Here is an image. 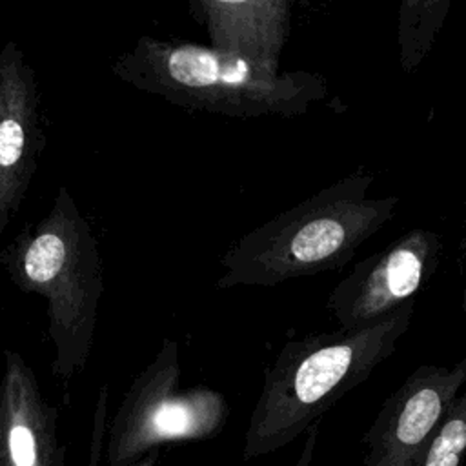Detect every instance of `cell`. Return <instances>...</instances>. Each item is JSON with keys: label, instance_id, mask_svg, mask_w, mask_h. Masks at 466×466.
I'll return each mask as SVG.
<instances>
[{"label": "cell", "instance_id": "cell-1", "mask_svg": "<svg viewBox=\"0 0 466 466\" xmlns=\"http://www.w3.org/2000/svg\"><path fill=\"white\" fill-rule=\"evenodd\" d=\"M113 76L169 104L235 118H295L328 95L311 71H280L275 64L217 51L186 40L140 36L109 66Z\"/></svg>", "mask_w": 466, "mask_h": 466}, {"label": "cell", "instance_id": "cell-2", "mask_svg": "<svg viewBox=\"0 0 466 466\" xmlns=\"http://www.w3.org/2000/svg\"><path fill=\"white\" fill-rule=\"evenodd\" d=\"M415 302L362 329H335L291 339L264 371L249 415L242 459L251 461L291 444L350 390L382 364L408 331Z\"/></svg>", "mask_w": 466, "mask_h": 466}, {"label": "cell", "instance_id": "cell-3", "mask_svg": "<svg viewBox=\"0 0 466 466\" xmlns=\"http://www.w3.org/2000/svg\"><path fill=\"white\" fill-rule=\"evenodd\" d=\"M373 173L359 169L240 237L220 258L217 288H269L344 268L391 217L397 197L370 198Z\"/></svg>", "mask_w": 466, "mask_h": 466}, {"label": "cell", "instance_id": "cell-4", "mask_svg": "<svg viewBox=\"0 0 466 466\" xmlns=\"http://www.w3.org/2000/svg\"><path fill=\"white\" fill-rule=\"evenodd\" d=\"M0 266L20 291L46 302L51 371L67 384L89 360L104 277L93 228L66 186L49 211L4 248Z\"/></svg>", "mask_w": 466, "mask_h": 466}, {"label": "cell", "instance_id": "cell-5", "mask_svg": "<svg viewBox=\"0 0 466 466\" xmlns=\"http://www.w3.org/2000/svg\"><path fill=\"white\" fill-rule=\"evenodd\" d=\"M229 406L222 393L180 390L178 344L166 337L155 359L133 379L107 433V466H126L171 442L206 441L222 431Z\"/></svg>", "mask_w": 466, "mask_h": 466}, {"label": "cell", "instance_id": "cell-6", "mask_svg": "<svg viewBox=\"0 0 466 466\" xmlns=\"http://www.w3.org/2000/svg\"><path fill=\"white\" fill-rule=\"evenodd\" d=\"M441 248V237L435 231L415 228L357 262L326 300L339 329L373 326L411 302L433 275Z\"/></svg>", "mask_w": 466, "mask_h": 466}, {"label": "cell", "instance_id": "cell-7", "mask_svg": "<svg viewBox=\"0 0 466 466\" xmlns=\"http://www.w3.org/2000/svg\"><path fill=\"white\" fill-rule=\"evenodd\" d=\"M464 386L466 357L453 366H417L368 428L362 466H415Z\"/></svg>", "mask_w": 466, "mask_h": 466}, {"label": "cell", "instance_id": "cell-8", "mask_svg": "<svg viewBox=\"0 0 466 466\" xmlns=\"http://www.w3.org/2000/svg\"><path fill=\"white\" fill-rule=\"evenodd\" d=\"M44 146L35 69L7 40L0 49V237L24 204Z\"/></svg>", "mask_w": 466, "mask_h": 466}, {"label": "cell", "instance_id": "cell-9", "mask_svg": "<svg viewBox=\"0 0 466 466\" xmlns=\"http://www.w3.org/2000/svg\"><path fill=\"white\" fill-rule=\"evenodd\" d=\"M0 466H67L58 410L15 350L4 351L0 377Z\"/></svg>", "mask_w": 466, "mask_h": 466}, {"label": "cell", "instance_id": "cell-10", "mask_svg": "<svg viewBox=\"0 0 466 466\" xmlns=\"http://www.w3.org/2000/svg\"><path fill=\"white\" fill-rule=\"evenodd\" d=\"M213 49L279 66L291 29L289 0H191Z\"/></svg>", "mask_w": 466, "mask_h": 466}, {"label": "cell", "instance_id": "cell-11", "mask_svg": "<svg viewBox=\"0 0 466 466\" xmlns=\"http://www.w3.org/2000/svg\"><path fill=\"white\" fill-rule=\"evenodd\" d=\"M448 2H404L399 24L400 62L404 71L419 66L446 16Z\"/></svg>", "mask_w": 466, "mask_h": 466}, {"label": "cell", "instance_id": "cell-12", "mask_svg": "<svg viewBox=\"0 0 466 466\" xmlns=\"http://www.w3.org/2000/svg\"><path fill=\"white\" fill-rule=\"evenodd\" d=\"M466 457V386L437 426L415 466H461Z\"/></svg>", "mask_w": 466, "mask_h": 466}, {"label": "cell", "instance_id": "cell-13", "mask_svg": "<svg viewBox=\"0 0 466 466\" xmlns=\"http://www.w3.org/2000/svg\"><path fill=\"white\" fill-rule=\"evenodd\" d=\"M317 437H319V422L313 424L308 431H306V439L302 444V450L295 461L293 466H311L313 462V455H315V448H317Z\"/></svg>", "mask_w": 466, "mask_h": 466}, {"label": "cell", "instance_id": "cell-14", "mask_svg": "<svg viewBox=\"0 0 466 466\" xmlns=\"http://www.w3.org/2000/svg\"><path fill=\"white\" fill-rule=\"evenodd\" d=\"M158 461H160V450H153V451L142 455L140 459H137L135 462L126 464V466H158Z\"/></svg>", "mask_w": 466, "mask_h": 466}, {"label": "cell", "instance_id": "cell-15", "mask_svg": "<svg viewBox=\"0 0 466 466\" xmlns=\"http://www.w3.org/2000/svg\"><path fill=\"white\" fill-rule=\"evenodd\" d=\"M462 309H464V315H466V288H464V295H462Z\"/></svg>", "mask_w": 466, "mask_h": 466}]
</instances>
